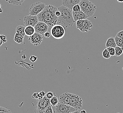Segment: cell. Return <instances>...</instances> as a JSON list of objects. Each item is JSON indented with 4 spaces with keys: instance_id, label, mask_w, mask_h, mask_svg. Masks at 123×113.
I'll list each match as a JSON object with an SVG mask.
<instances>
[{
    "instance_id": "1",
    "label": "cell",
    "mask_w": 123,
    "mask_h": 113,
    "mask_svg": "<svg viewBox=\"0 0 123 113\" xmlns=\"http://www.w3.org/2000/svg\"><path fill=\"white\" fill-rule=\"evenodd\" d=\"M57 10V7L53 5L45 6L44 9L37 15L38 21L45 22L49 27L52 28L57 24L58 17L55 14Z\"/></svg>"
},
{
    "instance_id": "2",
    "label": "cell",
    "mask_w": 123,
    "mask_h": 113,
    "mask_svg": "<svg viewBox=\"0 0 123 113\" xmlns=\"http://www.w3.org/2000/svg\"><path fill=\"white\" fill-rule=\"evenodd\" d=\"M57 8L61 13L60 15L57 18V24L64 26L65 28L73 26L75 21L73 17L72 10L63 5Z\"/></svg>"
},
{
    "instance_id": "3",
    "label": "cell",
    "mask_w": 123,
    "mask_h": 113,
    "mask_svg": "<svg viewBox=\"0 0 123 113\" xmlns=\"http://www.w3.org/2000/svg\"><path fill=\"white\" fill-rule=\"evenodd\" d=\"M59 102L69 105L78 110L80 109L83 106V100L80 97L68 92H65L60 95Z\"/></svg>"
},
{
    "instance_id": "4",
    "label": "cell",
    "mask_w": 123,
    "mask_h": 113,
    "mask_svg": "<svg viewBox=\"0 0 123 113\" xmlns=\"http://www.w3.org/2000/svg\"><path fill=\"white\" fill-rule=\"evenodd\" d=\"M81 11L88 17L92 16L97 10L96 5L89 0H81L79 3Z\"/></svg>"
},
{
    "instance_id": "5",
    "label": "cell",
    "mask_w": 123,
    "mask_h": 113,
    "mask_svg": "<svg viewBox=\"0 0 123 113\" xmlns=\"http://www.w3.org/2000/svg\"><path fill=\"white\" fill-rule=\"evenodd\" d=\"M78 109L68 104L59 102L55 106L54 113H70L78 112Z\"/></svg>"
},
{
    "instance_id": "6",
    "label": "cell",
    "mask_w": 123,
    "mask_h": 113,
    "mask_svg": "<svg viewBox=\"0 0 123 113\" xmlns=\"http://www.w3.org/2000/svg\"><path fill=\"white\" fill-rule=\"evenodd\" d=\"M51 35L56 39H60L64 37L66 30L64 26L60 24H55L51 28Z\"/></svg>"
},
{
    "instance_id": "7",
    "label": "cell",
    "mask_w": 123,
    "mask_h": 113,
    "mask_svg": "<svg viewBox=\"0 0 123 113\" xmlns=\"http://www.w3.org/2000/svg\"><path fill=\"white\" fill-rule=\"evenodd\" d=\"M50 105V99L44 97L42 99H37L35 112L36 113H43L48 106Z\"/></svg>"
},
{
    "instance_id": "8",
    "label": "cell",
    "mask_w": 123,
    "mask_h": 113,
    "mask_svg": "<svg viewBox=\"0 0 123 113\" xmlns=\"http://www.w3.org/2000/svg\"><path fill=\"white\" fill-rule=\"evenodd\" d=\"M45 3L37 2L31 5L30 8L29 9V15L33 16H37L43 10L45 7Z\"/></svg>"
},
{
    "instance_id": "9",
    "label": "cell",
    "mask_w": 123,
    "mask_h": 113,
    "mask_svg": "<svg viewBox=\"0 0 123 113\" xmlns=\"http://www.w3.org/2000/svg\"><path fill=\"white\" fill-rule=\"evenodd\" d=\"M43 39V35L39 33L35 32L33 35L29 37V41L34 45L38 46L42 44Z\"/></svg>"
},
{
    "instance_id": "10",
    "label": "cell",
    "mask_w": 123,
    "mask_h": 113,
    "mask_svg": "<svg viewBox=\"0 0 123 113\" xmlns=\"http://www.w3.org/2000/svg\"><path fill=\"white\" fill-rule=\"evenodd\" d=\"M39 21L37 16L28 15L24 17V24L25 26H31L35 27Z\"/></svg>"
},
{
    "instance_id": "11",
    "label": "cell",
    "mask_w": 123,
    "mask_h": 113,
    "mask_svg": "<svg viewBox=\"0 0 123 113\" xmlns=\"http://www.w3.org/2000/svg\"><path fill=\"white\" fill-rule=\"evenodd\" d=\"M34 28L36 32L39 33L44 35V34L48 30L49 26L45 22L42 21H38V23L34 27Z\"/></svg>"
},
{
    "instance_id": "12",
    "label": "cell",
    "mask_w": 123,
    "mask_h": 113,
    "mask_svg": "<svg viewBox=\"0 0 123 113\" xmlns=\"http://www.w3.org/2000/svg\"><path fill=\"white\" fill-rule=\"evenodd\" d=\"M81 0H62V5L72 10V8L74 5L79 4Z\"/></svg>"
},
{
    "instance_id": "13",
    "label": "cell",
    "mask_w": 123,
    "mask_h": 113,
    "mask_svg": "<svg viewBox=\"0 0 123 113\" xmlns=\"http://www.w3.org/2000/svg\"><path fill=\"white\" fill-rule=\"evenodd\" d=\"M72 13L74 20L75 22L79 20H85L89 17L86 15V14H85L82 11L78 12H75L72 11Z\"/></svg>"
},
{
    "instance_id": "14",
    "label": "cell",
    "mask_w": 123,
    "mask_h": 113,
    "mask_svg": "<svg viewBox=\"0 0 123 113\" xmlns=\"http://www.w3.org/2000/svg\"><path fill=\"white\" fill-rule=\"evenodd\" d=\"M92 27V24L91 21L87 19L84 20L83 29L82 32H88V31L91 30Z\"/></svg>"
},
{
    "instance_id": "15",
    "label": "cell",
    "mask_w": 123,
    "mask_h": 113,
    "mask_svg": "<svg viewBox=\"0 0 123 113\" xmlns=\"http://www.w3.org/2000/svg\"><path fill=\"white\" fill-rule=\"evenodd\" d=\"M25 35L29 37L33 35L36 32L34 27L31 26H26L25 28Z\"/></svg>"
},
{
    "instance_id": "16",
    "label": "cell",
    "mask_w": 123,
    "mask_h": 113,
    "mask_svg": "<svg viewBox=\"0 0 123 113\" xmlns=\"http://www.w3.org/2000/svg\"><path fill=\"white\" fill-rule=\"evenodd\" d=\"M117 45H116L115 39L114 37H110L107 40L106 43V47H115Z\"/></svg>"
},
{
    "instance_id": "17",
    "label": "cell",
    "mask_w": 123,
    "mask_h": 113,
    "mask_svg": "<svg viewBox=\"0 0 123 113\" xmlns=\"http://www.w3.org/2000/svg\"><path fill=\"white\" fill-rule=\"evenodd\" d=\"M24 36L19 33H16L14 37V41L18 44H22L24 41Z\"/></svg>"
},
{
    "instance_id": "18",
    "label": "cell",
    "mask_w": 123,
    "mask_h": 113,
    "mask_svg": "<svg viewBox=\"0 0 123 113\" xmlns=\"http://www.w3.org/2000/svg\"><path fill=\"white\" fill-rule=\"evenodd\" d=\"M59 102V100L58 98L57 95L55 94L54 96L50 99V103L51 106L55 107Z\"/></svg>"
},
{
    "instance_id": "19",
    "label": "cell",
    "mask_w": 123,
    "mask_h": 113,
    "mask_svg": "<svg viewBox=\"0 0 123 113\" xmlns=\"http://www.w3.org/2000/svg\"><path fill=\"white\" fill-rule=\"evenodd\" d=\"M84 25V20H79L76 21V27L80 31L82 32Z\"/></svg>"
},
{
    "instance_id": "20",
    "label": "cell",
    "mask_w": 123,
    "mask_h": 113,
    "mask_svg": "<svg viewBox=\"0 0 123 113\" xmlns=\"http://www.w3.org/2000/svg\"><path fill=\"white\" fill-rule=\"evenodd\" d=\"M25 27L22 25H18L17 26L16 28V32L17 33H19L22 34V35L25 36Z\"/></svg>"
},
{
    "instance_id": "21",
    "label": "cell",
    "mask_w": 123,
    "mask_h": 113,
    "mask_svg": "<svg viewBox=\"0 0 123 113\" xmlns=\"http://www.w3.org/2000/svg\"><path fill=\"white\" fill-rule=\"evenodd\" d=\"M116 42V45L119 47H122L123 49V40L121 38H119L116 35V37L114 38Z\"/></svg>"
},
{
    "instance_id": "22",
    "label": "cell",
    "mask_w": 123,
    "mask_h": 113,
    "mask_svg": "<svg viewBox=\"0 0 123 113\" xmlns=\"http://www.w3.org/2000/svg\"><path fill=\"white\" fill-rule=\"evenodd\" d=\"M115 55L117 56H119L122 54L123 53V49L122 47L117 46L115 47Z\"/></svg>"
},
{
    "instance_id": "23",
    "label": "cell",
    "mask_w": 123,
    "mask_h": 113,
    "mask_svg": "<svg viewBox=\"0 0 123 113\" xmlns=\"http://www.w3.org/2000/svg\"><path fill=\"white\" fill-rule=\"evenodd\" d=\"M25 0H11L9 3L14 5H21Z\"/></svg>"
},
{
    "instance_id": "24",
    "label": "cell",
    "mask_w": 123,
    "mask_h": 113,
    "mask_svg": "<svg viewBox=\"0 0 123 113\" xmlns=\"http://www.w3.org/2000/svg\"><path fill=\"white\" fill-rule=\"evenodd\" d=\"M102 56L105 59H109L111 57V54H110L108 50L107 49V48L104 49L103 53H102Z\"/></svg>"
},
{
    "instance_id": "25",
    "label": "cell",
    "mask_w": 123,
    "mask_h": 113,
    "mask_svg": "<svg viewBox=\"0 0 123 113\" xmlns=\"http://www.w3.org/2000/svg\"><path fill=\"white\" fill-rule=\"evenodd\" d=\"M81 11V10L80 6L79 5V4L74 5L72 8V11L74 12H78L80 11Z\"/></svg>"
},
{
    "instance_id": "26",
    "label": "cell",
    "mask_w": 123,
    "mask_h": 113,
    "mask_svg": "<svg viewBox=\"0 0 123 113\" xmlns=\"http://www.w3.org/2000/svg\"><path fill=\"white\" fill-rule=\"evenodd\" d=\"M107 49L108 50L111 56H114L115 54V47H107Z\"/></svg>"
},
{
    "instance_id": "27",
    "label": "cell",
    "mask_w": 123,
    "mask_h": 113,
    "mask_svg": "<svg viewBox=\"0 0 123 113\" xmlns=\"http://www.w3.org/2000/svg\"><path fill=\"white\" fill-rule=\"evenodd\" d=\"M54 113V111H53L52 106L50 104L48 107L45 111H43V113Z\"/></svg>"
},
{
    "instance_id": "28",
    "label": "cell",
    "mask_w": 123,
    "mask_h": 113,
    "mask_svg": "<svg viewBox=\"0 0 123 113\" xmlns=\"http://www.w3.org/2000/svg\"><path fill=\"white\" fill-rule=\"evenodd\" d=\"M11 111L7 108L0 106V113H11Z\"/></svg>"
},
{
    "instance_id": "29",
    "label": "cell",
    "mask_w": 123,
    "mask_h": 113,
    "mask_svg": "<svg viewBox=\"0 0 123 113\" xmlns=\"http://www.w3.org/2000/svg\"><path fill=\"white\" fill-rule=\"evenodd\" d=\"M38 99H42L45 96V93L44 91H42L41 92L38 93Z\"/></svg>"
},
{
    "instance_id": "30",
    "label": "cell",
    "mask_w": 123,
    "mask_h": 113,
    "mask_svg": "<svg viewBox=\"0 0 123 113\" xmlns=\"http://www.w3.org/2000/svg\"><path fill=\"white\" fill-rule=\"evenodd\" d=\"M55 94L54 93L49 91V92H47V93H46V94H45V97L48 98V99H50L54 96Z\"/></svg>"
},
{
    "instance_id": "31",
    "label": "cell",
    "mask_w": 123,
    "mask_h": 113,
    "mask_svg": "<svg viewBox=\"0 0 123 113\" xmlns=\"http://www.w3.org/2000/svg\"><path fill=\"white\" fill-rule=\"evenodd\" d=\"M37 59H38V57L37 56H33V55H31L30 56V60L32 62H36L37 61Z\"/></svg>"
},
{
    "instance_id": "32",
    "label": "cell",
    "mask_w": 123,
    "mask_h": 113,
    "mask_svg": "<svg viewBox=\"0 0 123 113\" xmlns=\"http://www.w3.org/2000/svg\"><path fill=\"white\" fill-rule=\"evenodd\" d=\"M117 36L119 38H121L123 40V30L120 31L118 33H117Z\"/></svg>"
},
{
    "instance_id": "33",
    "label": "cell",
    "mask_w": 123,
    "mask_h": 113,
    "mask_svg": "<svg viewBox=\"0 0 123 113\" xmlns=\"http://www.w3.org/2000/svg\"><path fill=\"white\" fill-rule=\"evenodd\" d=\"M0 38L2 40L3 43H6L7 42V37L6 36L4 35H0Z\"/></svg>"
},
{
    "instance_id": "34",
    "label": "cell",
    "mask_w": 123,
    "mask_h": 113,
    "mask_svg": "<svg viewBox=\"0 0 123 113\" xmlns=\"http://www.w3.org/2000/svg\"><path fill=\"white\" fill-rule=\"evenodd\" d=\"M50 35H51V34H50L49 32H48V31L47 32H46L44 34V37L46 38H49L50 37Z\"/></svg>"
},
{
    "instance_id": "35",
    "label": "cell",
    "mask_w": 123,
    "mask_h": 113,
    "mask_svg": "<svg viewBox=\"0 0 123 113\" xmlns=\"http://www.w3.org/2000/svg\"><path fill=\"white\" fill-rule=\"evenodd\" d=\"M32 97L33 98H35V99H38V92H36V93H34V94H32Z\"/></svg>"
},
{
    "instance_id": "36",
    "label": "cell",
    "mask_w": 123,
    "mask_h": 113,
    "mask_svg": "<svg viewBox=\"0 0 123 113\" xmlns=\"http://www.w3.org/2000/svg\"><path fill=\"white\" fill-rule=\"evenodd\" d=\"M55 15H56L57 17H59V16L60 15L61 13H60L59 11L58 10H57V11H56V12H55Z\"/></svg>"
},
{
    "instance_id": "37",
    "label": "cell",
    "mask_w": 123,
    "mask_h": 113,
    "mask_svg": "<svg viewBox=\"0 0 123 113\" xmlns=\"http://www.w3.org/2000/svg\"><path fill=\"white\" fill-rule=\"evenodd\" d=\"M4 43L3 42L2 40L1 39V38H0V47H1V46L3 45V44Z\"/></svg>"
},
{
    "instance_id": "38",
    "label": "cell",
    "mask_w": 123,
    "mask_h": 113,
    "mask_svg": "<svg viewBox=\"0 0 123 113\" xmlns=\"http://www.w3.org/2000/svg\"><path fill=\"white\" fill-rule=\"evenodd\" d=\"M86 112L85 110H82L80 111L81 113H86Z\"/></svg>"
},
{
    "instance_id": "39",
    "label": "cell",
    "mask_w": 123,
    "mask_h": 113,
    "mask_svg": "<svg viewBox=\"0 0 123 113\" xmlns=\"http://www.w3.org/2000/svg\"><path fill=\"white\" fill-rule=\"evenodd\" d=\"M117 1L119 3L123 2V0H117Z\"/></svg>"
},
{
    "instance_id": "40",
    "label": "cell",
    "mask_w": 123,
    "mask_h": 113,
    "mask_svg": "<svg viewBox=\"0 0 123 113\" xmlns=\"http://www.w3.org/2000/svg\"><path fill=\"white\" fill-rule=\"evenodd\" d=\"M2 10L0 8V13H2Z\"/></svg>"
},
{
    "instance_id": "41",
    "label": "cell",
    "mask_w": 123,
    "mask_h": 113,
    "mask_svg": "<svg viewBox=\"0 0 123 113\" xmlns=\"http://www.w3.org/2000/svg\"><path fill=\"white\" fill-rule=\"evenodd\" d=\"M5 1H7V2H9L11 0H5Z\"/></svg>"
},
{
    "instance_id": "42",
    "label": "cell",
    "mask_w": 123,
    "mask_h": 113,
    "mask_svg": "<svg viewBox=\"0 0 123 113\" xmlns=\"http://www.w3.org/2000/svg\"><path fill=\"white\" fill-rule=\"evenodd\" d=\"M0 8H1V5L0 4Z\"/></svg>"
}]
</instances>
